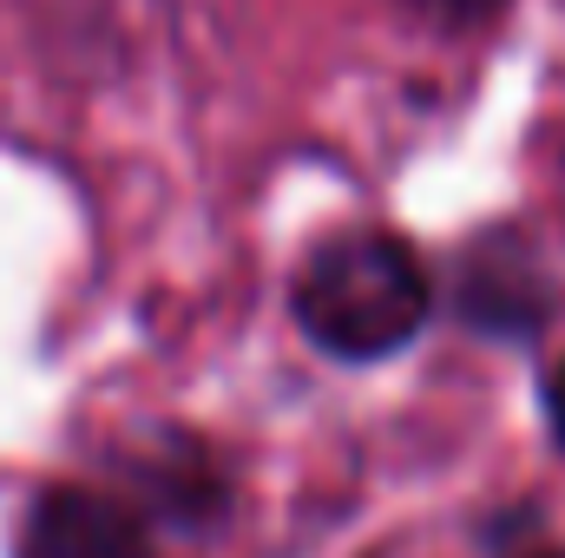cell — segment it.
I'll use <instances>...</instances> for the list:
<instances>
[{"mask_svg": "<svg viewBox=\"0 0 565 558\" xmlns=\"http://www.w3.org/2000/svg\"><path fill=\"white\" fill-rule=\"evenodd\" d=\"M20 558H151L145 526L93 486H53L26 513Z\"/></svg>", "mask_w": 565, "mask_h": 558, "instance_id": "7a4b0ae2", "label": "cell"}, {"mask_svg": "<svg viewBox=\"0 0 565 558\" xmlns=\"http://www.w3.org/2000/svg\"><path fill=\"white\" fill-rule=\"evenodd\" d=\"M546 558H565V552H546Z\"/></svg>", "mask_w": 565, "mask_h": 558, "instance_id": "277c9868", "label": "cell"}, {"mask_svg": "<svg viewBox=\"0 0 565 558\" xmlns=\"http://www.w3.org/2000/svg\"><path fill=\"white\" fill-rule=\"evenodd\" d=\"M296 322L316 348L342 362H382L415 342L427 322V270L422 257L388 230H349L322 244L296 277Z\"/></svg>", "mask_w": 565, "mask_h": 558, "instance_id": "6da1fadb", "label": "cell"}, {"mask_svg": "<svg viewBox=\"0 0 565 558\" xmlns=\"http://www.w3.org/2000/svg\"><path fill=\"white\" fill-rule=\"evenodd\" d=\"M553 420H559V433H565V368L553 375Z\"/></svg>", "mask_w": 565, "mask_h": 558, "instance_id": "3957f363", "label": "cell"}]
</instances>
